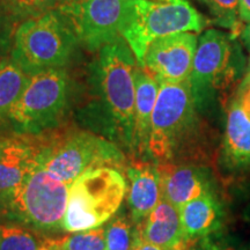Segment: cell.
I'll use <instances>...</instances> for the list:
<instances>
[{
	"label": "cell",
	"instance_id": "obj_6",
	"mask_svg": "<svg viewBox=\"0 0 250 250\" xmlns=\"http://www.w3.org/2000/svg\"><path fill=\"white\" fill-rule=\"evenodd\" d=\"M136 57L122 39L100 50L99 77L102 94L118 133L129 147L133 148Z\"/></svg>",
	"mask_w": 250,
	"mask_h": 250
},
{
	"label": "cell",
	"instance_id": "obj_31",
	"mask_svg": "<svg viewBox=\"0 0 250 250\" xmlns=\"http://www.w3.org/2000/svg\"><path fill=\"white\" fill-rule=\"evenodd\" d=\"M41 250H58V249H55V248H51V247L45 246L44 243L42 242V246H41Z\"/></svg>",
	"mask_w": 250,
	"mask_h": 250
},
{
	"label": "cell",
	"instance_id": "obj_19",
	"mask_svg": "<svg viewBox=\"0 0 250 250\" xmlns=\"http://www.w3.org/2000/svg\"><path fill=\"white\" fill-rule=\"evenodd\" d=\"M29 78L13 61L0 62V116L8 114L26 88Z\"/></svg>",
	"mask_w": 250,
	"mask_h": 250
},
{
	"label": "cell",
	"instance_id": "obj_9",
	"mask_svg": "<svg viewBox=\"0 0 250 250\" xmlns=\"http://www.w3.org/2000/svg\"><path fill=\"white\" fill-rule=\"evenodd\" d=\"M67 83L66 72L62 68L31 76L7 115L14 123L30 131L51 124L66 104Z\"/></svg>",
	"mask_w": 250,
	"mask_h": 250
},
{
	"label": "cell",
	"instance_id": "obj_7",
	"mask_svg": "<svg viewBox=\"0 0 250 250\" xmlns=\"http://www.w3.org/2000/svg\"><path fill=\"white\" fill-rule=\"evenodd\" d=\"M122 154L114 144L89 132H74L39 148L36 162L56 179L71 186L86 171L117 165Z\"/></svg>",
	"mask_w": 250,
	"mask_h": 250
},
{
	"label": "cell",
	"instance_id": "obj_11",
	"mask_svg": "<svg viewBox=\"0 0 250 250\" xmlns=\"http://www.w3.org/2000/svg\"><path fill=\"white\" fill-rule=\"evenodd\" d=\"M197 43L195 33H177L156 39L146 50L143 67L159 83L190 80Z\"/></svg>",
	"mask_w": 250,
	"mask_h": 250
},
{
	"label": "cell",
	"instance_id": "obj_8",
	"mask_svg": "<svg viewBox=\"0 0 250 250\" xmlns=\"http://www.w3.org/2000/svg\"><path fill=\"white\" fill-rule=\"evenodd\" d=\"M234 40L232 34L214 28L198 39L190 76L197 103L211 90L229 88L241 74V51Z\"/></svg>",
	"mask_w": 250,
	"mask_h": 250
},
{
	"label": "cell",
	"instance_id": "obj_14",
	"mask_svg": "<svg viewBox=\"0 0 250 250\" xmlns=\"http://www.w3.org/2000/svg\"><path fill=\"white\" fill-rule=\"evenodd\" d=\"M129 204L132 220L136 225L151 213L161 199L160 176L158 167L149 164H137L127 170Z\"/></svg>",
	"mask_w": 250,
	"mask_h": 250
},
{
	"label": "cell",
	"instance_id": "obj_4",
	"mask_svg": "<svg viewBox=\"0 0 250 250\" xmlns=\"http://www.w3.org/2000/svg\"><path fill=\"white\" fill-rule=\"evenodd\" d=\"M125 192L126 182L114 168L86 171L70 186L62 229L74 233L100 227L116 213Z\"/></svg>",
	"mask_w": 250,
	"mask_h": 250
},
{
	"label": "cell",
	"instance_id": "obj_5",
	"mask_svg": "<svg viewBox=\"0 0 250 250\" xmlns=\"http://www.w3.org/2000/svg\"><path fill=\"white\" fill-rule=\"evenodd\" d=\"M70 186L56 179L37 162L22 182L0 203V214L40 228L62 227Z\"/></svg>",
	"mask_w": 250,
	"mask_h": 250
},
{
	"label": "cell",
	"instance_id": "obj_28",
	"mask_svg": "<svg viewBox=\"0 0 250 250\" xmlns=\"http://www.w3.org/2000/svg\"><path fill=\"white\" fill-rule=\"evenodd\" d=\"M132 250H173V249H164V248H160V247L154 246V245H151V243L145 242V241H142V240L138 239V241H137L136 245H134Z\"/></svg>",
	"mask_w": 250,
	"mask_h": 250
},
{
	"label": "cell",
	"instance_id": "obj_13",
	"mask_svg": "<svg viewBox=\"0 0 250 250\" xmlns=\"http://www.w3.org/2000/svg\"><path fill=\"white\" fill-rule=\"evenodd\" d=\"M142 241L164 249H179L183 246L184 235L181 224L180 208L164 197L142 223L137 225Z\"/></svg>",
	"mask_w": 250,
	"mask_h": 250
},
{
	"label": "cell",
	"instance_id": "obj_22",
	"mask_svg": "<svg viewBox=\"0 0 250 250\" xmlns=\"http://www.w3.org/2000/svg\"><path fill=\"white\" fill-rule=\"evenodd\" d=\"M214 19V22L218 26L226 28L232 31V35H240L239 18V0H199Z\"/></svg>",
	"mask_w": 250,
	"mask_h": 250
},
{
	"label": "cell",
	"instance_id": "obj_17",
	"mask_svg": "<svg viewBox=\"0 0 250 250\" xmlns=\"http://www.w3.org/2000/svg\"><path fill=\"white\" fill-rule=\"evenodd\" d=\"M223 151L230 167L250 166V118L233 99L227 110Z\"/></svg>",
	"mask_w": 250,
	"mask_h": 250
},
{
	"label": "cell",
	"instance_id": "obj_27",
	"mask_svg": "<svg viewBox=\"0 0 250 250\" xmlns=\"http://www.w3.org/2000/svg\"><path fill=\"white\" fill-rule=\"evenodd\" d=\"M239 18L241 22L250 23V0H239Z\"/></svg>",
	"mask_w": 250,
	"mask_h": 250
},
{
	"label": "cell",
	"instance_id": "obj_30",
	"mask_svg": "<svg viewBox=\"0 0 250 250\" xmlns=\"http://www.w3.org/2000/svg\"><path fill=\"white\" fill-rule=\"evenodd\" d=\"M239 36L241 37L243 44H245L247 46V49L250 51V23H247V26L242 28Z\"/></svg>",
	"mask_w": 250,
	"mask_h": 250
},
{
	"label": "cell",
	"instance_id": "obj_20",
	"mask_svg": "<svg viewBox=\"0 0 250 250\" xmlns=\"http://www.w3.org/2000/svg\"><path fill=\"white\" fill-rule=\"evenodd\" d=\"M43 243L58 250H105V229L98 227L74 232L57 240H43Z\"/></svg>",
	"mask_w": 250,
	"mask_h": 250
},
{
	"label": "cell",
	"instance_id": "obj_29",
	"mask_svg": "<svg viewBox=\"0 0 250 250\" xmlns=\"http://www.w3.org/2000/svg\"><path fill=\"white\" fill-rule=\"evenodd\" d=\"M17 138H5V137H0V159L6 154L8 148L11 147L12 144L15 142Z\"/></svg>",
	"mask_w": 250,
	"mask_h": 250
},
{
	"label": "cell",
	"instance_id": "obj_23",
	"mask_svg": "<svg viewBox=\"0 0 250 250\" xmlns=\"http://www.w3.org/2000/svg\"><path fill=\"white\" fill-rule=\"evenodd\" d=\"M42 242L26 228L0 224V250H41Z\"/></svg>",
	"mask_w": 250,
	"mask_h": 250
},
{
	"label": "cell",
	"instance_id": "obj_26",
	"mask_svg": "<svg viewBox=\"0 0 250 250\" xmlns=\"http://www.w3.org/2000/svg\"><path fill=\"white\" fill-rule=\"evenodd\" d=\"M199 245L195 250H236L232 243L221 237H211V235L202 237Z\"/></svg>",
	"mask_w": 250,
	"mask_h": 250
},
{
	"label": "cell",
	"instance_id": "obj_25",
	"mask_svg": "<svg viewBox=\"0 0 250 250\" xmlns=\"http://www.w3.org/2000/svg\"><path fill=\"white\" fill-rule=\"evenodd\" d=\"M232 99L250 118V74H245V78L241 80Z\"/></svg>",
	"mask_w": 250,
	"mask_h": 250
},
{
	"label": "cell",
	"instance_id": "obj_21",
	"mask_svg": "<svg viewBox=\"0 0 250 250\" xmlns=\"http://www.w3.org/2000/svg\"><path fill=\"white\" fill-rule=\"evenodd\" d=\"M138 239V230L132 221L118 217L105 228V250H132Z\"/></svg>",
	"mask_w": 250,
	"mask_h": 250
},
{
	"label": "cell",
	"instance_id": "obj_10",
	"mask_svg": "<svg viewBox=\"0 0 250 250\" xmlns=\"http://www.w3.org/2000/svg\"><path fill=\"white\" fill-rule=\"evenodd\" d=\"M126 0H66L58 11L77 39L89 50H101L121 39Z\"/></svg>",
	"mask_w": 250,
	"mask_h": 250
},
{
	"label": "cell",
	"instance_id": "obj_33",
	"mask_svg": "<svg viewBox=\"0 0 250 250\" xmlns=\"http://www.w3.org/2000/svg\"><path fill=\"white\" fill-rule=\"evenodd\" d=\"M241 250H250V248H243V249H241Z\"/></svg>",
	"mask_w": 250,
	"mask_h": 250
},
{
	"label": "cell",
	"instance_id": "obj_12",
	"mask_svg": "<svg viewBox=\"0 0 250 250\" xmlns=\"http://www.w3.org/2000/svg\"><path fill=\"white\" fill-rule=\"evenodd\" d=\"M161 195L177 208L210 192V184L199 168L171 162L159 164Z\"/></svg>",
	"mask_w": 250,
	"mask_h": 250
},
{
	"label": "cell",
	"instance_id": "obj_2",
	"mask_svg": "<svg viewBox=\"0 0 250 250\" xmlns=\"http://www.w3.org/2000/svg\"><path fill=\"white\" fill-rule=\"evenodd\" d=\"M77 36L58 9L28 19L14 36L12 61L27 76L62 68L68 61Z\"/></svg>",
	"mask_w": 250,
	"mask_h": 250
},
{
	"label": "cell",
	"instance_id": "obj_1",
	"mask_svg": "<svg viewBox=\"0 0 250 250\" xmlns=\"http://www.w3.org/2000/svg\"><path fill=\"white\" fill-rule=\"evenodd\" d=\"M208 24L189 0H126L121 36L143 66L153 41L177 33H201Z\"/></svg>",
	"mask_w": 250,
	"mask_h": 250
},
{
	"label": "cell",
	"instance_id": "obj_24",
	"mask_svg": "<svg viewBox=\"0 0 250 250\" xmlns=\"http://www.w3.org/2000/svg\"><path fill=\"white\" fill-rule=\"evenodd\" d=\"M66 0H4L6 8L19 18H36L58 9Z\"/></svg>",
	"mask_w": 250,
	"mask_h": 250
},
{
	"label": "cell",
	"instance_id": "obj_18",
	"mask_svg": "<svg viewBox=\"0 0 250 250\" xmlns=\"http://www.w3.org/2000/svg\"><path fill=\"white\" fill-rule=\"evenodd\" d=\"M39 148L21 139H15L0 159V203L14 188L22 182L36 164Z\"/></svg>",
	"mask_w": 250,
	"mask_h": 250
},
{
	"label": "cell",
	"instance_id": "obj_15",
	"mask_svg": "<svg viewBox=\"0 0 250 250\" xmlns=\"http://www.w3.org/2000/svg\"><path fill=\"white\" fill-rule=\"evenodd\" d=\"M136 103H134L133 148L139 153L148 152L152 115L159 94V81L140 65L134 71Z\"/></svg>",
	"mask_w": 250,
	"mask_h": 250
},
{
	"label": "cell",
	"instance_id": "obj_16",
	"mask_svg": "<svg viewBox=\"0 0 250 250\" xmlns=\"http://www.w3.org/2000/svg\"><path fill=\"white\" fill-rule=\"evenodd\" d=\"M184 241L199 240L217 232L221 226L223 211L211 193L198 197L180 208Z\"/></svg>",
	"mask_w": 250,
	"mask_h": 250
},
{
	"label": "cell",
	"instance_id": "obj_32",
	"mask_svg": "<svg viewBox=\"0 0 250 250\" xmlns=\"http://www.w3.org/2000/svg\"><path fill=\"white\" fill-rule=\"evenodd\" d=\"M246 74H250V56H249L248 62H247V70H246Z\"/></svg>",
	"mask_w": 250,
	"mask_h": 250
},
{
	"label": "cell",
	"instance_id": "obj_3",
	"mask_svg": "<svg viewBox=\"0 0 250 250\" xmlns=\"http://www.w3.org/2000/svg\"><path fill=\"white\" fill-rule=\"evenodd\" d=\"M196 105L190 80L159 83L147 153L160 164L170 162L182 146L196 136L198 129Z\"/></svg>",
	"mask_w": 250,
	"mask_h": 250
},
{
	"label": "cell",
	"instance_id": "obj_34",
	"mask_svg": "<svg viewBox=\"0 0 250 250\" xmlns=\"http://www.w3.org/2000/svg\"><path fill=\"white\" fill-rule=\"evenodd\" d=\"M173 250H177V249H173Z\"/></svg>",
	"mask_w": 250,
	"mask_h": 250
}]
</instances>
